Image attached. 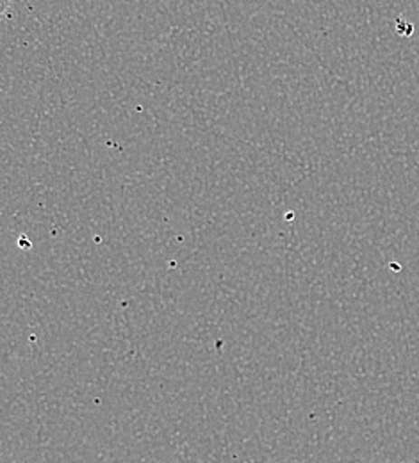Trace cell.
<instances>
[{"mask_svg": "<svg viewBox=\"0 0 419 463\" xmlns=\"http://www.w3.org/2000/svg\"><path fill=\"white\" fill-rule=\"evenodd\" d=\"M9 4H11V0H0V18L5 14V11H7Z\"/></svg>", "mask_w": 419, "mask_h": 463, "instance_id": "cell-1", "label": "cell"}, {"mask_svg": "<svg viewBox=\"0 0 419 463\" xmlns=\"http://www.w3.org/2000/svg\"><path fill=\"white\" fill-rule=\"evenodd\" d=\"M411 463H419V462H411Z\"/></svg>", "mask_w": 419, "mask_h": 463, "instance_id": "cell-2", "label": "cell"}]
</instances>
